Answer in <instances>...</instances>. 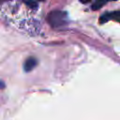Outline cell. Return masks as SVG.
I'll list each match as a JSON object with an SVG mask.
<instances>
[{
	"instance_id": "1",
	"label": "cell",
	"mask_w": 120,
	"mask_h": 120,
	"mask_svg": "<svg viewBox=\"0 0 120 120\" xmlns=\"http://www.w3.org/2000/svg\"><path fill=\"white\" fill-rule=\"evenodd\" d=\"M47 21L52 27H60L67 22V13L60 10L52 11L49 13Z\"/></svg>"
},
{
	"instance_id": "2",
	"label": "cell",
	"mask_w": 120,
	"mask_h": 120,
	"mask_svg": "<svg viewBox=\"0 0 120 120\" xmlns=\"http://www.w3.org/2000/svg\"><path fill=\"white\" fill-rule=\"evenodd\" d=\"M110 20H113V21L120 22V10H116L113 12H107V13L101 15L99 18V22L100 23L107 22Z\"/></svg>"
},
{
	"instance_id": "3",
	"label": "cell",
	"mask_w": 120,
	"mask_h": 120,
	"mask_svg": "<svg viewBox=\"0 0 120 120\" xmlns=\"http://www.w3.org/2000/svg\"><path fill=\"white\" fill-rule=\"evenodd\" d=\"M37 64H38V61H37V59L35 57H32V56L31 57H28L24 61V64H23V69H24V71H26V72L31 71L32 69H34L36 68Z\"/></svg>"
},
{
	"instance_id": "4",
	"label": "cell",
	"mask_w": 120,
	"mask_h": 120,
	"mask_svg": "<svg viewBox=\"0 0 120 120\" xmlns=\"http://www.w3.org/2000/svg\"><path fill=\"white\" fill-rule=\"evenodd\" d=\"M109 1H116V0H98L96 1L93 5H92V9L93 10H97V9H99L102 6H104L107 2Z\"/></svg>"
},
{
	"instance_id": "5",
	"label": "cell",
	"mask_w": 120,
	"mask_h": 120,
	"mask_svg": "<svg viewBox=\"0 0 120 120\" xmlns=\"http://www.w3.org/2000/svg\"><path fill=\"white\" fill-rule=\"evenodd\" d=\"M29 7H31V8H37V4H36V2H34V1H32V0H23Z\"/></svg>"
},
{
	"instance_id": "6",
	"label": "cell",
	"mask_w": 120,
	"mask_h": 120,
	"mask_svg": "<svg viewBox=\"0 0 120 120\" xmlns=\"http://www.w3.org/2000/svg\"><path fill=\"white\" fill-rule=\"evenodd\" d=\"M5 87V83L2 82V81H0V89H2V88H4Z\"/></svg>"
},
{
	"instance_id": "7",
	"label": "cell",
	"mask_w": 120,
	"mask_h": 120,
	"mask_svg": "<svg viewBox=\"0 0 120 120\" xmlns=\"http://www.w3.org/2000/svg\"><path fill=\"white\" fill-rule=\"evenodd\" d=\"M80 1H81L82 3H84V4H85V3H88L90 0H80Z\"/></svg>"
},
{
	"instance_id": "8",
	"label": "cell",
	"mask_w": 120,
	"mask_h": 120,
	"mask_svg": "<svg viewBox=\"0 0 120 120\" xmlns=\"http://www.w3.org/2000/svg\"><path fill=\"white\" fill-rule=\"evenodd\" d=\"M2 1H7V0H0V2H2Z\"/></svg>"
},
{
	"instance_id": "9",
	"label": "cell",
	"mask_w": 120,
	"mask_h": 120,
	"mask_svg": "<svg viewBox=\"0 0 120 120\" xmlns=\"http://www.w3.org/2000/svg\"><path fill=\"white\" fill-rule=\"evenodd\" d=\"M38 1H44V0H38Z\"/></svg>"
}]
</instances>
